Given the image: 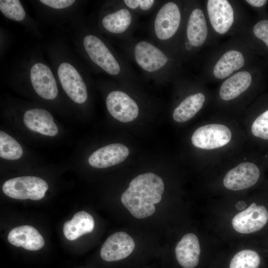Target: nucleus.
<instances>
[{
  "mask_svg": "<svg viewBox=\"0 0 268 268\" xmlns=\"http://www.w3.org/2000/svg\"><path fill=\"white\" fill-rule=\"evenodd\" d=\"M190 142L205 169L248 144L238 121L222 114L203 121L192 134Z\"/></svg>",
  "mask_w": 268,
  "mask_h": 268,
  "instance_id": "obj_1",
  "label": "nucleus"
},
{
  "mask_svg": "<svg viewBox=\"0 0 268 268\" xmlns=\"http://www.w3.org/2000/svg\"><path fill=\"white\" fill-rule=\"evenodd\" d=\"M119 46L124 56L139 68L145 78L162 84L174 77L176 62L173 54L150 39L132 37L120 40Z\"/></svg>",
  "mask_w": 268,
  "mask_h": 268,
  "instance_id": "obj_2",
  "label": "nucleus"
},
{
  "mask_svg": "<svg viewBox=\"0 0 268 268\" xmlns=\"http://www.w3.org/2000/svg\"><path fill=\"white\" fill-rule=\"evenodd\" d=\"M83 46L91 62L123 86L135 87L140 82L141 77L124 55L116 52L97 35H86Z\"/></svg>",
  "mask_w": 268,
  "mask_h": 268,
  "instance_id": "obj_3",
  "label": "nucleus"
},
{
  "mask_svg": "<svg viewBox=\"0 0 268 268\" xmlns=\"http://www.w3.org/2000/svg\"><path fill=\"white\" fill-rule=\"evenodd\" d=\"M164 190V184L159 176L152 173H144L132 180L121 200L134 217L144 218L154 213V204L161 201Z\"/></svg>",
  "mask_w": 268,
  "mask_h": 268,
  "instance_id": "obj_4",
  "label": "nucleus"
},
{
  "mask_svg": "<svg viewBox=\"0 0 268 268\" xmlns=\"http://www.w3.org/2000/svg\"><path fill=\"white\" fill-rule=\"evenodd\" d=\"M247 145L208 167L223 172L221 184L225 190L240 192L254 186L261 176V170Z\"/></svg>",
  "mask_w": 268,
  "mask_h": 268,
  "instance_id": "obj_5",
  "label": "nucleus"
},
{
  "mask_svg": "<svg viewBox=\"0 0 268 268\" xmlns=\"http://www.w3.org/2000/svg\"><path fill=\"white\" fill-rule=\"evenodd\" d=\"M182 11L177 2L162 0L150 20L148 26L149 39L174 54V40L182 26Z\"/></svg>",
  "mask_w": 268,
  "mask_h": 268,
  "instance_id": "obj_6",
  "label": "nucleus"
},
{
  "mask_svg": "<svg viewBox=\"0 0 268 268\" xmlns=\"http://www.w3.org/2000/svg\"><path fill=\"white\" fill-rule=\"evenodd\" d=\"M111 8L100 19V25L105 32L120 40L133 37L138 26V15L124 6L119 0L113 1Z\"/></svg>",
  "mask_w": 268,
  "mask_h": 268,
  "instance_id": "obj_7",
  "label": "nucleus"
},
{
  "mask_svg": "<svg viewBox=\"0 0 268 268\" xmlns=\"http://www.w3.org/2000/svg\"><path fill=\"white\" fill-rule=\"evenodd\" d=\"M48 189L47 183L35 176H23L5 181L2 191L8 197L17 200H41Z\"/></svg>",
  "mask_w": 268,
  "mask_h": 268,
  "instance_id": "obj_8",
  "label": "nucleus"
},
{
  "mask_svg": "<svg viewBox=\"0 0 268 268\" xmlns=\"http://www.w3.org/2000/svg\"><path fill=\"white\" fill-rule=\"evenodd\" d=\"M112 90L106 98L107 109L116 120L124 123L134 120L139 112V105L130 94L122 88Z\"/></svg>",
  "mask_w": 268,
  "mask_h": 268,
  "instance_id": "obj_9",
  "label": "nucleus"
},
{
  "mask_svg": "<svg viewBox=\"0 0 268 268\" xmlns=\"http://www.w3.org/2000/svg\"><path fill=\"white\" fill-rule=\"evenodd\" d=\"M268 220V211L263 205L253 202L232 219L233 229L241 234H250L261 229Z\"/></svg>",
  "mask_w": 268,
  "mask_h": 268,
  "instance_id": "obj_10",
  "label": "nucleus"
},
{
  "mask_svg": "<svg viewBox=\"0 0 268 268\" xmlns=\"http://www.w3.org/2000/svg\"><path fill=\"white\" fill-rule=\"evenodd\" d=\"M58 74L63 88L73 101L78 104L86 101L88 92L86 84L71 65L62 63L58 67Z\"/></svg>",
  "mask_w": 268,
  "mask_h": 268,
  "instance_id": "obj_11",
  "label": "nucleus"
},
{
  "mask_svg": "<svg viewBox=\"0 0 268 268\" xmlns=\"http://www.w3.org/2000/svg\"><path fill=\"white\" fill-rule=\"evenodd\" d=\"M208 30L203 12L199 8H193L187 17L185 30L186 51H191L201 46L207 36Z\"/></svg>",
  "mask_w": 268,
  "mask_h": 268,
  "instance_id": "obj_12",
  "label": "nucleus"
},
{
  "mask_svg": "<svg viewBox=\"0 0 268 268\" xmlns=\"http://www.w3.org/2000/svg\"><path fill=\"white\" fill-rule=\"evenodd\" d=\"M135 244L127 233L117 232L105 241L100 251L101 258L107 262H115L125 259L134 251Z\"/></svg>",
  "mask_w": 268,
  "mask_h": 268,
  "instance_id": "obj_13",
  "label": "nucleus"
},
{
  "mask_svg": "<svg viewBox=\"0 0 268 268\" xmlns=\"http://www.w3.org/2000/svg\"><path fill=\"white\" fill-rule=\"evenodd\" d=\"M30 80L35 92L42 98L52 100L57 96V83L47 66L41 63L35 64L30 70Z\"/></svg>",
  "mask_w": 268,
  "mask_h": 268,
  "instance_id": "obj_14",
  "label": "nucleus"
},
{
  "mask_svg": "<svg viewBox=\"0 0 268 268\" xmlns=\"http://www.w3.org/2000/svg\"><path fill=\"white\" fill-rule=\"evenodd\" d=\"M207 11L211 25L220 34L226 33L234 21L233 9L226 0H209Z\"/></svg>",
  "mask_w": 268,
  "mask_h": 268,
  "instance_id": "obj_15",
  "label": "nucleus"
},
{
  "mask_svg": "<svg viewBox=\"0 0 268 268\" xmlns=\"http://www.w3.org/2000/svg\"><path fill=\"white\" fill-rule=\"evenodd\" d=\"M129 150L125 145L114 143L95 151L89 157V164L96 168H105L123 162L129 155Z\"/></svg>",
  "mask_w": 268,
  "mask_h": 268,
  "instance_id": "obj_16",
  "label": "nucleus"
},
{
  "mask_svg": "<svg viewBox=\"0 0 268 268\" xmlns=\"http://www.w3.org/2000/svg\"><path fill=\"white\" fill-rule=\"evenodd\" d=\"M252 82V78L249 72H238L222 83L218 91V97L222 102H234L246 93Z\"/></svg>",
  "mask_w": 268,
  "mask_h": 268,
  "instance_id": "obj_17",
  "label": "nucleus"
},
{
  "mask_svg": "<svg viewBox=\"0 0 268 268\" xmlns=\"http://www.w3.org/2000/svg\"><path fill=\"white\" fill-rule=\"evenodd\" d=\"M175 252L177 261L182 268H195L199 264L201 254L198 237L193 233L184 235L177 244Z\"/></svg>",
  "mask_w": 268,
  "mask_h": 268,
  "instance_id": "obj_18",
  "label": "nucleus"
},
{
  "mask_svg": "<svg viewBox=\"0 0 268 268\" xmlns=\"http://www.w3.org/2000/svg\"><path fill=\"white\" fill-rule=\"evenodd\" d=\"M23 122L30 130L47 136H55L58 128L51 114L47 110L32 109L26 111L23 115Z\"/></svg>",
  "mask_w": 268,
  "mask_h": 268,
  "instance_id": "obj_19",
  "label": "nucleus"
},
{
  "mask_svg": "<svg viewBox=\"0 0 268 268\" xmlns=\"http://www.w3.org/2000/svg\"><path fill=\"white\" fill-rule=\"evenodd\" d=\"M7 240L16 247H22L30 251L40 250L44 245L45 241L41 234L30 225L17 226L8 233Z\"/></svg>",
  "mask_w": 268,
  "mask_h": 268,
  "instance_id": "obj_20",
  "label": "nucleus"
},
{
  "mask_svg": "<svg viewBox=\"0 0 268 268\" xmlns=\"http://www.w3.org/2000/svg\"><path fill=\"white\" fill-rule=\"evenodd\" d=\"M237 121L248 143L255 139L268 141V109L256 117L242 115Z\"/></svg>",
  "mask_w": 268,
  "mask_h": 268,
  "instance_id": "obj_21",
  "label": "nucleus"
},
{
  "mask_svg": "<svg viewBox=\"0 0 268 268\" xmlns=\"http://www.w3.org/2000/svg\"><path fill=\"white\" fill-rule=\"evenodd\" d=\"M205 102L206 96L202 92L189 94L174 108L172 113L173 120L178 123L190 121L202 109Z\"/></svg>",
  "mask_w": 268,
  "mask_h": 268,
  "instance_id": "obj_22",
  "label": "nucleus"
},
{
  "mask_svg": "<svg viewBox=\"0 0 268 268\" xmlns=\"http://www.w3.org/2000/svg\"><path fill=\"white\" fill-rule=\"evenodd\" d=\"M94 228L93 217L87 212L81 211L76 213L70 220L64 223L63 232L66 238L72 241L92 232Z\"/></svg>",
  "mask_w": 268,
  "mask_h": 268,
  "instance_id": "obj_23",
  "label": "nucleus"
},
{
  "mask_svg": "<svg viewBox=\"0 0 268 268\" xmlns=\"http://www.w3.org/2000/svg\"><path fill=\"white\" fill-rule=\"evenodd\" d=\"M244 64V57L240 52L235 50H229L215 65L213 70L214 76L219 79L225 78L234 71L242 68Z\"/></svg>",
  "mask_w": 268,
  "mask_h": 268,
  "instance_id": "obj_24",
  "label": "nucleus"
},
{
  "mask_svg": "<svg viewBox=\"0 0 268 268\" xmlns=\"http://www.w3.org/2000/svg\"><path fill=\"white\" fill-rule=\"evenodd\" d=\"M23 154V149L19 143L5 133L0 132V156L7 160H17Z\"/></svg>",
  "mask_w": 268,
  "mask_h": 268,
  "instance_id": "obj_25",
  "label": "nucleus"
},
{
  "mask_svg": "<svg viewBox=\"0 0 268 268\" xmlns=\"http://www.w3.org/2000/svg\"><path fill=\"white\" fill-rule=\"evenodd\" d=\"M261 258L257 252L246 249L237 253L231 259L230 268H258Z\"/></svg>",
  "mask_w": 268,
  "mask_h": 268,
  "instance_id": "obj_26",
  "label": "nucleus"
},
{
  "mask_svg": "<svg viewBox=\"0 0 268 268\" xmlns=\"http://www.w3.org/2000/svg\"><path fill=\"white\" fill-rule=\"evenodd\" d=\"M162 0H120V3L138 15L153 13Z\"/></svg>",
  "mask_w": 268,
  "mask_h": 268,
  "instance_id": "obj_27",
  "label": "nucleus"
},
{
  "mask_svg": "<svg viewBox=\"0 0 268 268\" xmlns=\"http://www.w3.org/2000/svg\"><path fill=\"white\" fill-rule=\"evenodd\" d=\"M0 10L7 18L17 21H22L26 15L21 2L18 0H0Z\"/></svg>",
  "mask_w": 268,
  "mask_h": 268,
  "instance_id": "obj_28",
  "label": "nucleus"
},
{
  "mask_svg": "<svg viewBox=\"0 0 268 268\" xmlns=\"http://www.w3.org/2000/svg\"><path fill=\"white\" fill-rule=\"evenodd\" d=\"M253 31L254 35L263 42L268 48V19L257 22L253 27Z\"/></svg>",
  "mask_w": 268,
  "mask_h": 268,
  "instance_id": "obj_29",
  "label": "nucleus"
},
{
  "mask_svg": "<svg viewBox=\"0 0 268 268\" xmlns=\"http://www.w3.org/2000/svg\"><path fill=\"white\" fill-rule=\"evenodd\" d=\"M41 2L49 7L55 9H62L68 7L74 2V0H41Z\"/></svg>",
  "mask_w": 268,
  "mask_h": 268,
  "instance_id": "obj_30",
  "label": "nucleus"
},
{
  "mask_svg": "<svg viewBox=\"0 0 268 268\" xmlns=\"http://www.w3.org/2000/svg\"><path fill=\"white\" fill-rule=\"evenodd\" d=\"M246 1L251 5L256 7H262L267 2L266 0H247Z\"/></svg>",
  "mask_w": 268,
  "mask_h": 268,
  "instance_id": "obj_31",
  "label": "nucleus"
}]
</instances>
